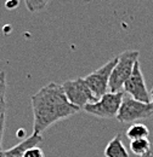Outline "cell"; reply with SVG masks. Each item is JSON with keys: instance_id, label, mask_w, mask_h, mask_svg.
Wrapping results in <instances>:
<instances>
[{"instance_id": "1", "label": "cell", "mask_w": 153, "mask_h": 157, "mask_svg": "<svg viewBox=\"0 0 153 157\" xmlns=\"http://www.w3.org/2000/svg\"><path fill=\"white\" fill-rule=\"evenodd\" d=\"M33 133L41 134L51 124L76 114L80 109L72 104L62 85L50 82L32 96Z\"/></svg>"}, {"instance_id": "2", "label": "cell", "mask_w": 153, "mask_h": 157, "mask_svg": "<svg viewBox=\"0 0 153 157\" xmlns=\"http://www.w3.org/2000/svg\"><path fill=\"white\" fill-rule=\"evenodd\" d=\"M139 57L140 52L135 50L124 51L118 56V62L110 78V92H122L125 81L134 70L135 63L139 60Z\"/></svg>"}, {"instance_id": "3", "label": "cell", "mask_w": 153, "mask_h": 157, "mask_svg": "<svg viewBox=\"0 0 153 157\" xmlns=\"http://www.w3.org/2000/svg\"><path fill=\"white\" fill-rule=\"evenodd\" d=\"M124 98V91L122 92H107L95 103H90L84 106L88 114L102 118L117 117L122 101Z\"/></svg>"}, {"instance_id": "4", "label": "cell", "mask_w": 153, "mask_h": 157, "mask_svg": "<svg viewBox=\"0 0 153 157\" xmlns=\"http://www.w3.org/2000/svg\"><path fill=\"white\" fill-rule=\"evenodd\" d=\"M153 116V103H143L140 100L125 97L123 98L119 113L117 118L122 123H131L141 118H147Z\"/></svg>"}, {"instance_id": "5", "label": "cell", "mask_w": 153, "mask_h": 157, "mask_svg": "<svg viewBox=\"0 0 153 157\" xmlns=\"http://www.w3.org/2000/svg\"><path fill=\"white\" fill-rule=\"evenodd\" d=\"M63 91L67 96L68 100L78 106L80 110L84 109L85 105L90 103H95L98 99L94 96L89 86L86 85L84 78H78L76 80H69L62 83Z\"/></svg>"}, {"instance_id": "6", "label": "cell", "mask_w": 153, "mask_h": 157, "mask_svg": "<svg viewBox=\"0 0 153 157\" xmlns=\"http://www.w3.org/2000/svg\"><path fill=\"white\" fill-rule=\"evenodd\" d=\"M117 62H118V57L111 59L105 65H102L94 73L84 78L86 85L89 86V88L91 90V92L97 99H100L103 94H106L107 91L110 90V78Z\"/></svg>"}, {"instance_id": "7", "label": "cell", "mask_w": 153, "mask_h": 157, "mask_svg": "<svg viewBox=\"0 0 153 157\" xmlns=\"http://www.w3.org/2000/svg\"><path fill=\"white\" fill-rule=\"evenodd\" d=\"M123 90L131 98L143 101V103H151V93L147 90V86H146L145 78H143L139 60L135 63L134 70H133L131 75L129 76V78L125 81Z\"/></svg>"}, {"instance_id": "8", "label": "cell", "mask_w": 153, "mask_h": 157, "mask_svg": "<svg viewBox=\"0 0 153 157\" xmlns=\"http://www.w3.org/2000/svg\"><path fill=\"white\" fill-rule=\"evenodd\" d=\"M41 140H43L41 134L33 133L31 137L26 138L24 140H22L14 147H11L9 150H2V152L0 154V157H23L24 152L28 149L37 146L39 143H41Z\"/></svg>"}, {"instance_id": "9", "label": "cell", "mask_w": 153, "mask_h": 157, "mask_svg": "<svg viewBox=\"0 0 153 157\" xmlns=\"http://www.w3.org/2000/svg\"><path fill=\"white\" fill-rule=\"evenodd\" d=\"M106 157H129V152L124 146L120 134H117L105 149Z\"/></svg>"}, {"instance_id": "10", "label": "cell", "mask_w": 153, "mask_h": 157, "mask_svg": "<svg viewBox=\"0 0 153 157\" xmlns=\"http://www.w3.org/2000/svg\"><path fill=\"white\" fill-rule=\"evenodd\" d=\"M148 136H150V129L143 123H134L126 131V137L129 138L130 140L147 138Z\"/></svg>"}, {"instance_id": "11", "label": "cell", "mask_w": 153, "mask_h": 157, "mask_svg": "<svg viewBox=\"0 0 153 157\" xmlns=\"http://www.w3.org/2000/svg\"><path fill=\"white\" fill-rule=\"evenodd\" d=\"M151 146H152V144L147 138L130 140V150L133 154L137 155V156H142L143 154H146L151 149Z\"/></svg>"}, {"instance_id": "12", "label": "cell", "mask_w": 153, "mask_h": 157, "mask_svg": "<svg viewBox=\"0 0 153 157\" xmlns=\"http://www.w3.org/2000/svg\"><path fill=\"white\" fill-rule=\"evenodd\" d=\"M49 2L50 0H24V4L31 12H39L44 10Z\"/></svg>"}, {"instance_id": "13", "label": "cell", "mask_w": 153, "mask_h": 157, "mask_svg": "<svg viewBox=\"0 0 153 157\" xmlns=\"http://www.w3.org/2000/svg\"><path fill=\"white\" fill-rule=\"evenodd\" d=\"M5 94H6V73L4 70L0 71V103L5 100Z\"/></svg>"}, {"instance_id": "14", "label": "cell", "mask_w": 153, "mask_h": 157, "mask_svg": "<svg viewBox=\"0 0 153 157\" xmlns=\"http://www.w3.org/2000/svg\"><path fill=\"white\" fill-rule=\"evenodd\" d=\"M23 157H45V155H44V151H43L40 147L34 146V147L28 149V150L24 152Z\"/></svg>"}, {"instance_id": "15", "label": "cell", "mask_w": 153, "mask_h": 157, "mask_svg": "<svg viewBox=\"0 0 153 157\" xmlns=\"http://www.w3.org/2000/svg\"><path fill=\"white\" fill-rule=\"evenodd\" d=\"M5 118H6V113H4L0 116V154L2 152V138H4V132H5Z\"/></svg>"}, {"instance_id": "16", "label": "cell", "mask_w": 153, "mask_h": 157, "mask_svg": "<svg viewBox=\"0 0 153 157\" xmlns=\"http://www.w3.org/2000/svg\"><path fill=\"white\" fill-rule=\"evenodd\" d=\"M4 113H6V103H5V100H2V101L0 103V116H1Z\"/></svg>"}, {"instance_id": "17", "label": "cell", "mask_w": 153, "mask_h": 157, "mask_svg": "<svg viewBox=\"0 0 153 157\" xmlns=\"http://www.w3.org/2000/svg\"><path fill=\"white\" fill-rule=\"evenodd\" d=\"M140 157H153V145L151 146V149H150L146 154H143L142 156H140Z\"/></svg>"}, {"instance_id": "18", "label": "cell", "mask_w": 153, "mask_h": 157, "mask_svg": "<svg viewBox=\"0 0 153 157\" xmlns=\"http://www.w3.org/2000/svg\"><path fill=\"white\" fill-rule=\"evenodd\" d=\"M151 101L153 103V90L151 91Z\"/></svg>"}, {"instance_id": "19", "label": "cell", "mask_w": 153, "mask_h": 157, "mask_svg": "<svg viewBox=\"0 0 153 157\" xmlns=\"http://www.w3.org/2000/svg\"><path fill=\"white\" fill-rule=\"evenodd\" d=\"M152 90H153V88H152Z\"/></svg>"}]
</instances>
